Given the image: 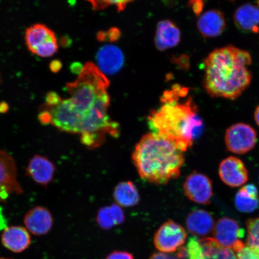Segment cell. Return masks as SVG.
I'll return each instance as SVG.
<instances>
[{
    "mask_svg": "<svg viewBox=\"0 0 259 259\" xmlns=\"http://www.w3.org/2000/svg\"><path fill=\"white\" fill-rule=\"evenodd\" d=\"M132 160L142 179L160 185L180 176L185 158L172 142L150 133L136 145Z\"/></svg>",
    "mask_w": 259,
    "mask_h": 259,
    "instance_id": "7a4b0ae2",
    "label": "cell"
},
{
    "mask_svg": "<svg viewBox=\"0 0 259 259\" xmlns=\"http://www.w3.org/2000/svg\"><path fill=\"white\" fill-rule=\"evenodd\" d=\"M187 253L186 248L182 247L180 249L177 254L171 255L164 252H155L151 255L150 259H186Z\"/></svg>",
    "mask_w": 259,
    "mask_h": 259,
    "instance_id": "484cf974",
    "label": "cell"
},
{
    "mask_svg": "<svg viewBox=\"0 0 259 259\" xmlns=\"http://www.w3.org/2000/svg\"><path fill=\"white\" fill-rule=\"evenodd\" d=\"M190 3L195 14L200 15L203 8V2L202 1H193L190 2Z\"/></svg>",
    "mask_w": 259,
    "mask_h": 259,
    "instance_id": "f546056e",
    "label": "cell"
},
{
    "mask_svg": "<svg viewBox=\"0 0 259 259\" xmlns=\"http://www.w3.org/2000/svg\"><path fill=\"white\" fill-rule=\"evenodd\" d=\"M100 70L107 74L118 72L124 64V57L120 49L113 45L100 48L96 56Z\"/></svg>",
    "mask_w": 259,
    "mask_h": 259,
    "instance_id": "5bb4252c",
    "label": "cell"
},
{
    "mask_svg": "<svg viewBox=\"0 0 259 259\" xmlns=\"http://www.w3.org/2000/svg\"><path fill=\"white\" fill-rule=\"evenodd\" d=\"M24 190L17 180L15 161L7 152L0 150V202H5L12 194Z\"/></svg>",
    "mask_w": 259,
    "mask_h": 259,
    "instance_id": "52a82bcc",
    "label": "cell"
},
{
    "mask_svg": "<svg viewBox=\"0 0 259 259\" xmlns=\"http://www.w3.org/2000/svg\"><path fill=\"white\" fill-rule=\"evenodd\" d=\"M252 63L248 52L232 45L216 49L204 61L203 87L212 97L235 100L252 80L247 67Z\"/></svg>",
    "mask_w": 259,
    "mask_h": 259,
    "instance_id": "6da1fadb",
    "label": "cell"
},
{
    "mask_svg": "<svg viewBox=\"0 0 259 259\" xmlns=\"http://www.w3.org/2000/svg\"><path fill=\"white\" fill-rule=\"evenodd\" d=\"M0 259H6V258H0Z\"/></svg>",
    "mask_w": 259,
    "mask_h": 259,
    "instance_id": "8d00e7d4",
    "label": "cell"
},
{
    "mask_svg": "<svg viewBox=\"0 0 259 259\" xmlns=\"http://www.w3.org/2000/svg\"><path fill=\"white\" fill-rule=\"evenodd\" d=\"M215 220L211 213L204 209H195L187 216L186 226L188 231L193 236L206 238L212 234Z\"/></svg>",
    "mask_w": 259,
    "mask_h": 259,
    "instance_id": "7c38bea8",
    "label": "cell"
},
{
    "mask_svg": "<svg viewBox=\"0 0 259 259\" xmlns=\"http://www.w3.org/2000/svg\"><path fill=\"white\" fill-rule=\"evenodd\" d=\"M62 99L56 92H50L48 93L46 96V103L48 106H55L61 102Z\"/></svg>",
    "mask_w": 259,
    "mask_h": 259,
    "instance_id": "83f0119b",
    "label": "cell"
},
{
    "mask_svg": "<svg viewBox=\"0 0 259 259\" xmlns=\"http://www.w3.org/2000/svg\"><path fill=\"white\" fill-rule=\"evenodd\" d=\"M24 222L26 228L32 234L41 236L50 232L53 226V218L47 208L36 206L26 213Z\"/></svg>",
    "mask_w": 259,
    "mask_h": 259,
    "instance_id": "8fae6325",
    "label": "cell"
},
{
    "mask_svg": "<svg viewBox=\"0 0 259 259\" xmlns=\"http://www.w3.org/2000/svg\"><path fill=\"white\" fill-rule=\"evenodd\" d=\"M183 189L187 198L202 205L209 203L213 196L211 180L205 175L197 171L187 177Z\"/></svg>",
    "mask_w": 259,
    "mask_h": 259,
    "instance_id": "ba28073f",
    "label": "cell"
},
{
    "mask_svg": "<svg viewBox=\"0 0 259 259\" xmlns=\"http://www.w3.org/2000/svg\"><path fill=\"white\" fill-rule=\"evenodd\" d=\"M247 245L259 252V217L249 220L247 223Z\"/></svg>",
    "mask_w": 259,
    "mask_h": 259,
    "instance_id": "603a6c76",
    "label": "cell"
},
{
    "mask_svg": "<svg viewBox=\"0 0 259 259\" xmlns=\"http://www.w3.org/2000/svg\"><path fill=\"white\" fill-rule=\"evenodd\" d=\"M219 174L223 182L231 187L244 186L248 180L245 164L239 158L234 156L227 157L221 162Z\"/></svg>",
    "mask_w": 259,
    "mask_h": 259,
    "instance_id": "9c48e42d",
    "label": "cell"
},
{
    "mask_svg": "<svg viewBox=\"0 0 259 259\" xmlns=\"http://www.w3.org/2000/svg\"><path fill=\"white\" fill-rule=\"evenodd\" d=\"M83 68V66H82V64H80L79 63H74L72 64V66H71V70H72V72L79 74L81 72H82Z\"/></svg>",
    "mask_w": 259,
    "mask_h": 259,
    "instance_id": "d6a6232c",
    "label": "cell"
},
{
    "mask_svg": "<svg viewBox=\"0 0 259 259\" xmlns=\"http://www.w3.org/2000/svg\"><path fill=\"white\" fill-rule=\"evenodd\" d=\"M181 32L176 25L170 21H162L158 23L155 37L158 50L164 51L177 46L180 43Z\"/></svg>",
    "mask_w": 259,
    "mask_h": 259,
    "instance_id": "ac0fdd59",
    "label": "cell"
},
{
    "mask_svg": "<svg viewBox=\"0 0 259 259\" xmlns=\"http://www.w3.org/2000/svg\"><path fill=\"white\" fill-rule=\"evenodd\" d=\"M187 236L183 226L172 220H168L155 233L154 244L161 252L172 253L183 247Z\"/></svg>",
    "mask_w": 259,
    "mask_h": 259,
    "instance_id": "5b68a950",
    "label": "cell"
},
{
    "mask_svg": "<svg viewBox=\"0 0 259 259\" xmlns=\"http://www.w3.org/2000/svg\"><path fill=\"white\" fill-rule=\"evenodd\" d=\"M92 3V7L95 11L105 9L109 6L114 5L117 8L118 11L121 12L124 10L127 3L131 1H90Z\"/></svg>",
    "mask_w": 259,
    "mask_h": 259,
    "instance_id": "cb8c5ba5",
    "label": "cell"
},
{
    "mask_svg": "<svg viewBox=\"0 0 259 259\" xmlns=\"http://www.w3.org/2000/svg\"><path fill=\"white\" fill-rule=\"evenodd\" d=\"M56 166L48 158L35 155L29 161L26 174L38 185L47 187L54 180Z\"/></svg>",
    "mask_w": 259,
    "mask_h": 259,
    "instance_id": "30bf717a",
    "label": "cell"
},
{
    "mask_svg": "<svg viewBox=\"0 0 259 259\" xmlns=\"http://www.w3.org/2000/svg\"><path fill=\"white\" fill-rule=\"evenodd\" d=\"M6 228H7V221H6L4 215L3 214V210L0 207V231L5 230Z\"/></svg>",
    "mask_w": 259,
    "mask_h": 259,
    "instance_id": "1f68e13d",
    "label": "cell"
},
{
    "mask_svg": "<svg viewBox=\"0 0 259 259\" xmlns=\"http://www.w3.org/2000/svg\"><path fill=\"white\" fill-rule=\"evenodd\" d=\"M9 110V106L7 103L2 102L0 103V113H6Z\"/></svg>",
    "mask_w": 259,
    "mask_h": 259,
    "instance_id": "e575fe53",
    "label": "cell"
},
{
    "mask_svg": "<svg viewBox=\"0 0 259 259\" xmlns=\"http://www.w3.org/2000/svg\"><path fill=\"white\" fill-rule=\"evenodd\" d=\"M235 203L239 211L245 213L254 212L259 206V194L257 187L251 184L243 186L236 194Z\"/></svg>",
    "mask_w": 259,
    "mask_h": 259,
    "instance_id": "d6986e66",
    "label": "cell"
},
{
    "mask_svg": "<svg viewBox=\"0 0 259 259\" xmlns=\"http://www.w3.org/2000/svg\"><path fill=\"white\" fill-rule=\"evenodd\" d=\"M203 256L202 259H237L231 249L220 246L211 237L202 238Z\"/></svg>",
    "mask_w": 259,
    "mask_h": 259,
    "instance_id": "7402d4cb",
    "label": "cell"
},
{
    "mask_svg": "<svg viewBox=\"0 0 259 259\" xmlns=\"http://www.w3.org/2000/svg\"><path fill=\"white\" fill-rule=\"evenodd\" d=\"M62 63L59 60H54L52 61L50 64V69L54 73L59 72L61 68H62Z\"/></svg>",
    "mask_w": 259,
    "mask_h": 259,
    "instance_id": "4dcf8cb0",
    "label": "cell"
},
{
    "mask_svg": "<svg viewBox=\"0 0 259 259\" xmlns=\"http://www.w3.org/2000/svg\"><path fill=\"white\" fill-rule=\"evenodd\" d=\"M254 116L255 122L259 126V105L255 108Z\"/></svg>",
    "mask_w": 259,
    "mask_h": 259,
    "instance_id": "d590c367",
    "label": "cell"
},
{
    "mask_svg": "<svg viewBox=\"0 0 259 259\" xmlns=\"http://www.w3.org/2000/svg\"><path fill=\"white\" fill-rule=\"evenodd\" d=\"M244 235V230L236 220L223 218L215 223L212 238L221 247L231 249L235 252L245 245L242 241Z\"/></svg>",
    "mask_w": 259,
    "mask_h": 259,
    "instance_id": "8992f818",
    "label": "cell"
},
{
    "mask_svg": "<svg viewBox=\"0 0 259 259\" xmlns=\"http://www.w3.org/2000/svg\"><path fill=\"white\" fill-rule=\"evenodd\" d=\"M197 25L200 33L204 37H218L225 30L226 23L225 15L219 10H209L200 15Z\"/></svg>",
    "mask_w": 259,
    "mask_h": 259,
    "instance_id": "4fadbf2b",
    "label": "cell"
},
{
    "mask_svg": "<svg viewBox=\"0 0 259 259\" xmlns=\"http://www.w3.org/2000/svg\"><path fill=\"white\" fill-rule=\"evenodd\" d=\"M105 259H134V257L127 251H115L109 254Z\"/></svg>",
    "mask_w": 259,
    "mask_h": 259,
    "instance_id": "4316f807",
    "label": "cell"
},
{
    "mask_svg": "<svg viewBox=\"0 0 259 259\" xmlns=\"http://www.w3.org/2000/svg\"><path fill=\"white\" fill-rule=\"evenodd\" d=\"M125 220V215L121 206L112 204L102 207L97 212L96 221L102 229L109 230L115 226L120 225Z\"/></svg>",
    "mask_w": 259,
    "mask_h": 259,
    "instance_id": "44dd1931",
    "label": "cell"
},
{
    "mask_svg": "<svg viewBox=\"0 0 259 259\" xmlns=\"http://www.w3.org/2000/svg\"><path fill=\"white\" fill-rule=\"evenodd\" d=\"M235 24L240 30L257 33L259 32V8L250 3L236 9L234 15Z\"/></svg>",
    "mask_w": 259,
    "mask_h": 259,
    "instance_id": "2e32d148",
    "label": "cell"
},
{
    "mask_svg": "<svg viewBox=\"0 0 259 259\" xmlns=\"http://www.w3.org/2000/svg\"><path fill=\"white\" fill-rule=\"evenodd\" d=\"M225 141L227 148L231 153L244 154L256 145L257 133L250 125L236 123L226 130Z\"/></svg>",
    "mask_w": 259,
    "mask_h": 259,
    "instance_id": "277c9868",
    "label": "cell"
},
{
    "mask_svg": "<svg viewBox=\"0 0 259 259\" xmlns=\"http://www.w3.org/2000/svg\"><path fill=\"white\" fill-rule=\"evenodd\" d=\"M106 32V40L113 42L118 40L121 36V32L118 28H111Z\"/></svg>",
    "mask_w": 259,
    "mask_h": 259,
    "instance_id": "f1b7e54d",
    "label": "cell"
},
{
    "mask_svg": "<svg viewBox=\"0 0 259 259\" xmlns=\"http://www.w3.org/2000/svg\"><path fill=\"white\" fill-rule=\"evenodd\" d=\"M56 40L57 39L55 32L44 24H34L25 31V44L32 54H34L38 48Z\"/></svg>",
    "mask_w": 259,
    "mask_h": 259,
    "instance_id": "e0dca14e",
    "label": "cell"
},
{
    "mask_svg": "<svg viewBox=\"0 0 259 259\" xmlns=\"http://www.w3.org/2000/svg\"><path fill=\"white\" fill-rule=\"evenodd\" d=\"M97 39L100 41H104L106 40V32L104 31H100L97 34Z\"/></svg>",
    "mask_w": 259,
    "mask_h": 259,
    "instance_id": "836d02e7",
    "label": "cell"
},
{
    "mask_svg": "<svg viewBox=\"0 0 259 259\" xmlns=\"http://www.w3.org/2000/svg\"><path fill=\"white\" fill-rule=\"evenodd\" d=\"M235 252L237 259H259V252L247 245Z\"/></svg>",
    "mask_w": 259,
    "mask_h": 259,
    "instance_id": "d4e9b609",
    "label": "cell"
},
{
    "mask_svg": "<svg viewBox=\"0 0 259 259\" xmlns=\"http://www.w3.org/2000/svg\"><path fill=\"white\" fill-rule=\"evenodd\" d=\"M180 93L164 102L157 111L148 117L152 134L172 142L183 153L192 147L202 132L203 122L196 113L192 99L180 103Z\"/></svg>",
    "mask_w": 259,
    "mask_h": 259,
    "instance_id": "3957f363",
    "label": "cell"
},
{
    "mask_svg": "<svg viewBox=\"0 0 259 259\" xmlns=\"http://www.w3.org/2000/svg\"><path fill=\"white\" fill-rule=\"evenodd\" d=\"M2 242L8 250L21 252L30 246L31 237L27 229L23 227H7L2 235Z\"/></svg>",
    "mask_w": 259,
    "mask_h": 259,
    "instance_id": "9a60e30c",
    "label": "cell"
},
{
    "mask_svg": "<svg viewBox=\"0 0 259 259\" xmlns=\"http://www.w3.org/2000/svg\"><path fill=\"white\" fill-rule=\"evenodd\" d=\"M113 198L119 206L129 207L137 205L140 200L138 190L132 181H123L116 186L113 191Z\"/></svg>",
    "mask_w": 259,
    "mask_h": 259,
    "instance_id": "ffe728a7",
    "label": "cell"
}]
</instances>
